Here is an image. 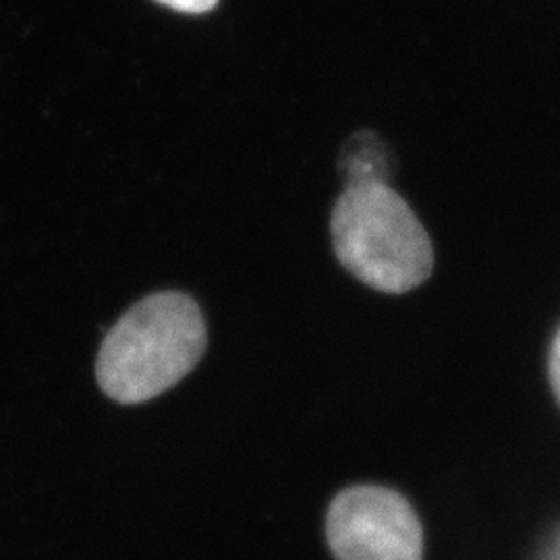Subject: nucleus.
<instances>
[{
  "instance_id": "nucleus-4",
  "label": "nucleus",
  "mask_w": 560,
  "mask_h": 560,
  "mask_svg": "<svg viewBox=\"0 0 560 560\" xmlns=\"http://www.w3.org/2000/svg\"><path fill=\"white\" fill-rule=\"evenodd\" d=\"M164 7L173 9V11H179V13H189V15H201V13H208L212 11L219 0H156Z\"/></svg>"
},
{
  "instance_id": "nucleus-5",
  "label": "nucleus",
  "mask_w": 560,
  "mask_h": 560,
  "mask_svg": "<svg viewBox=\"0 0 560 560\" xmlns=\"http://www.w3.org/2000/svg\"><path fill=\"white\" fill-rule=\"evenodd\" d=\"M550 381H552V388L555 395L560 402V328L552 342V351H550Z\"/></svg>"
},
{
  "instance_id": "nucleus-6",
  "label": "nucleus",
  "mask_w": 560,
  "mask_h": 560,
  "mask_svg": "<svg viewBox=\"0 0 560 560\" xmlns=\"http://www.w3.org/2000/svg\"><path fill=\"white\" fill-rule=\"evenodd\" d=\"M541 560H560V534L559 538H555V541L550 544V548L546 550V555L541 557Z\"/></svg>"
},
{
  "instance_id": "nucleus-3",
  "label": "nucleus",
  "mask_w": 560,
  "mask_h": 560,
  "mask_svg": "<svg viewBox=\"0 0 560 560\" xmlns=\"http://www.w3.org/2000/svg\"><path fill=\"white\" fill-rule=\"evenodd\" d=\"M326 536L337 560H421L423 529L413 506L381 486L342 490L330 504Z\"/></svg>"
},
{
  "instance_id": "nucleus-1",
  "label": "nucleus",
  "mask_w": 560,
  "mask_h": 560,
  "mask_svg": "<svg viewBox=\"0 0 560 560\" xmlns=\"http://www.w3.org/2000/svg\"><path fill=\"white\" fill-rule=\"evenodd\" d=\"M206 351L198 303L164 291L136 303L102 340L96 378L122 405L145 402L183 381Z\"/></svg>"
},
{
  "instance_id": "nucleus-2",
  "label": "nucleus",
  "mask_w": 560,
  "mask_h": 560,
  "mask_svg": "<svg viewBox=\"0 0 560 560\" xmlns=\"http://www.w3.org/2000/svg\"><path fill=\"white\" fill-rule=\"evenodd\" d=\"M330 229L340 264L376 291L400 295L432 275L430 235L386 180L347 183Z\"/></svg>"
}]
</instances>
